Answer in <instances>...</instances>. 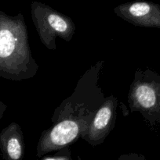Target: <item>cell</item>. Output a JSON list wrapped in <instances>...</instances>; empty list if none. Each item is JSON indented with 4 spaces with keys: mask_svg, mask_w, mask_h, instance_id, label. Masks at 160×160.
Segmentation results:
<instances>
[{
    "mask_svg": "<svg viewBox=\"0 0 160 160\" xmlns=\"http://www.w3.org/2000/svg\"><path fill=\"white\" fill-rule=\"evenodd\" d=\"M0 66L17 81L30 79L37 73L39 66L31 54L22 14L0 18Z\"/></svg>",
    "mask_w": 160,
    "mask_h": 160,
    "instance_id": "1",
    "label": "cell"
},
{
    "mask_svg": "<svg viewBox=\"0 0 160 160\" xmlns=\"http://www.w3.org/2000/svg\"><path fill=\"white\" fill-rule=\"evenodd\" d=\"M103 62H97L78 81L73 94L55 109L51 121L56 123L65 119L83 120L90 123L106 98L97 86Z\"/></svg>",
    "mask_w": 160,
    "mask_h": 160,
    "instance_id": "2",
    "label": "cell"
},
{
    "mask_svg": "<svg viewBox=\"0 0 160 160\" xmlns=\"http://www.w3.org/2000/svg\"><path fill=\"white\" fill-rule=\"evenodd\" d=\"M128 101L132 112H140L151 125L160 126V75L150 70H138Z\"/></svg>",
    "mask_w": 160,
    "mask_h": 160,
    "instance_id": "3",
    "label": "cell"
},
{
    "mask_svg": "<svg viewBox=\"0 0 160 160\" xmlns=\"http://www.w3.org/2000/svg\"><path fill=\"white\" fill-rule=\"evenodd\" d=\"M31 14L42 43L50 50L56 49V39L69 42L75 32V25L70 17L39 2L31 4Z\"/></svg>",
    "mask_w": 160,
    "mask_h": 160,
    "instance_id": "4",
    "label": "cell"
},
{
    "mask_svg": "<svg viewBox=\"0 0 160 160\" xmlns=\"http://www.w3.org/2000/svg\"><path fill=\"white\" fill-rule=\"evenodd\" d=\"M90 123L83 120L65 119L42 133L36 148L39 158L53 151L67 148L79 138H83Z\"/></svg>",
    "mask_w": 160,
    "mask_h": 160,
    "instance_id": "5",
    "label": "cell"
},
{
    "mask_svg": "<svg viewBox=\"0 0 160 160\" xmlns=\"http://www.w3.org/2000/svg\"><path fill=\"white\" fill-rule=\"evenodd\" d=\"M117 106L118 100L113 95L107 97L94 115L83 139L92 146L103 143L115 126Z\"/></svg>",
    "mask_w": 160,
    "mask_h": 160,
    "instance_id": "6",
    "label": "cell"
},
{
    "mask_svg": "<svg viewBox=\"0 0 160 160\" xmlns=\"http://www.w3.org/2000/svg\"><path fill=\"white\" fill-rule=\"evenodd\" d=\"M117 16L138 27L160 28V5L150 2L121 4L114 9Z\"/></svg>",
    "mask_w": 160,
    "mask_h": 160,
    "instance_id": "7",
    "label": "cell"
},
{
    "mask_svg": "<svg viewBox=\"0 0 160 160\" xmlns=\"http://www.w3.org/2000/svg\"><path fill=\"white\" fill-rule=\"evenodd\" d=\"M5 140L6 160H21L24 153L23 134L17 123H13L7 129Z\"/></svg>",
    "mask_w": 160,
    "mask_h": 160,
    "instance_id": "8",
    "label": "cell"
},
{
    "mask_svg": "<svg viewBox=\"0 0 160 160\" xmlns=\"http://www.w3.org/2000/svg\"><path fill=\"white\" fill-rule=\"evenodd\" d=\"M42 160H72L71 152L68 148H65L64 149L61 150L56 156L45 157Z\"/></svg>",
    "mask_w": 160,
    "mask_h": 160,
    "instance_id": "9",
    "label": "cell"
},
{
    "mask_svg": "<svg viewBox=\"0 0 160 160\" xmlns=\"http://www.w3.org/2000/svg\"><path fill=\"white\" fill-rule=\"evenodd\" d=\"M117 160H148L146 159L144 156L135 153L122 155Z\"/></svg>",
    "mask_w": 160,
    "mask_h": 160,
    "instance_id": "10",
    "label": "cell"
},
{
    "mask_svg": "<svg viewBox=\"0 0 160 160\" xmlns=\"http://www.w3.org/2000/svg\"><path fill=\"white\" fill-rule=\"evenodd\" d=\"M78 160H82V159H81V158H80L79 156H78Z\"/></svg>",
    "mask_w": 160,
    "mask_h": 160,
    "instance_id": "11",
    "label": "cell"
}]
</instances>
